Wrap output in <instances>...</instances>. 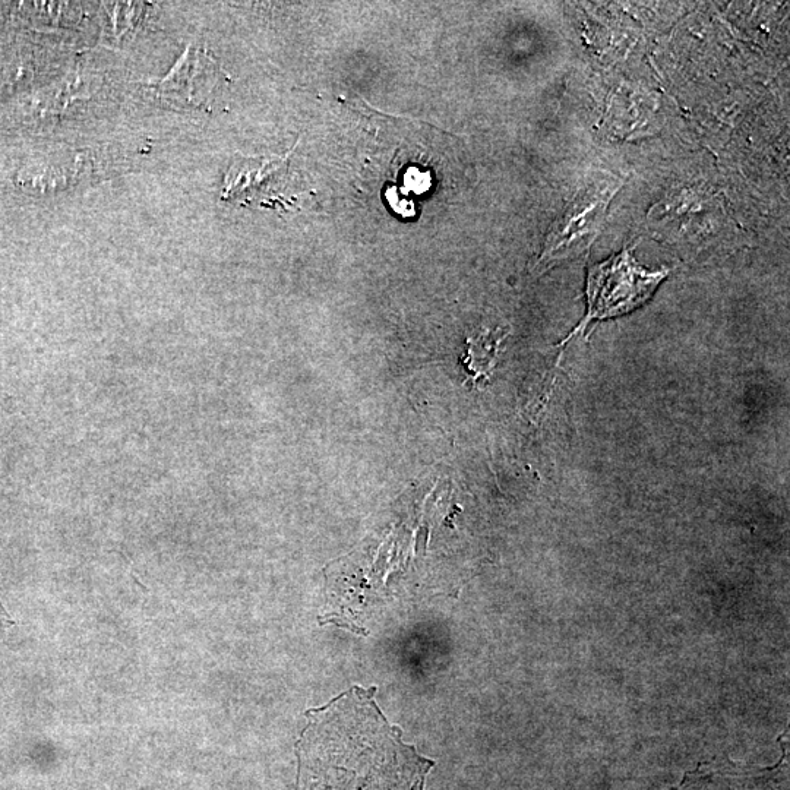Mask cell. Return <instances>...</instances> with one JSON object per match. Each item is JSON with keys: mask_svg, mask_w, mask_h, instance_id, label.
<instances>
[{"mask_svg": "<svg viewBox=\"0 0 790 790\" xmlns=\"http://www.w3.org/2000/svg\"><path fill=\"white\" fill-rule=\"evenodd\" d=\"M501 341V334L491 333V331L479 334L476 338H470L467 341L469 347H467L466 366L474 379L488 375V371H491Z\"/></svg>", "mask_w": 790, "mask_h": 790, "instance_id": "3", "label": "cell"}, {"mask_svg": "<svg viewBox=\"0 0 790 790\" xmlns=\"http://www.w3.org/2000/svg\"><path fill=\"white\" fill-rule=\"evenodd\" d=\"M666 274L668 271L650 273L644 270L635 262L628 249L603 264L596 265L587 278L589 311L574 333L583 330L593 319L627 314L643 305Z\"/></svg>", "mask_w": 790, "mask_h": 790, "instance_id": "1", "label": "cell"}, {"mask_svg": "<svg viewBox=\"0 0 790 790\" xmlns=\"http://www.w3.org/2000/svg\"><path fill=\"white\" fill-rule=\"evenodd\" d=\"M602 216L603 205H592L584 213L575 216L561 232L553 233L540 262L558 258L561 251H567L571 243H574V249L587 248L599 229Z\"/></svg>", "mask_w": 790, "mask_h": 790, "instance_id": "2", "label": "cell"}]
</instances>
